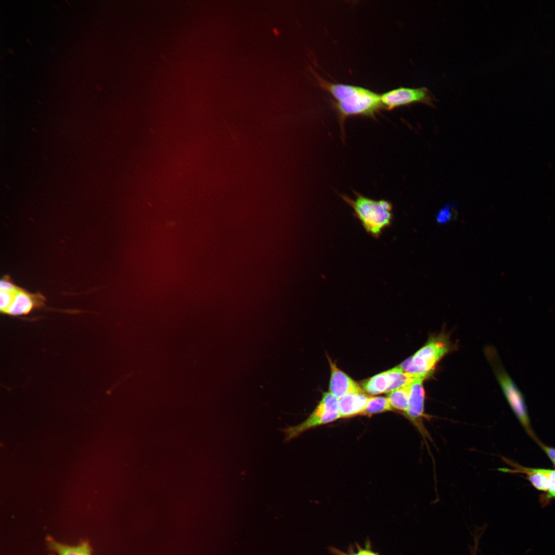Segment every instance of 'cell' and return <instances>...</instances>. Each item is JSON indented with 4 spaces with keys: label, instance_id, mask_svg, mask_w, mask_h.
<instances>
[{
    "label": "cell",
    "instance_id": "1",
    "mask_svg": "<svg viewBox=\"0 0 555 555\" xmlns=\"http://www.w3.org/2000/svg\"><path fill=\"white\" fill-rule=\"evenodd\" d=\"M319 80L322 87L335 98V107L342 119L351 116L374 117L383 107L381 96L368 89Z\"/></svg>",
    "mask_w": 555,
    "mask_h": 555
},
{
    "label": "cell",
    "instance_id": "2",
    "mask_svg": "<svg viewBox=\"0 0 555 555\" xmlns=\"http://www.w3.org/2000/svg\"><path fill=\"white\" fill-rule=\"evenodd\" d=\"M342 197L353 208L365 230L374 237H378L391 224L392 205L390 201L374 200L359 194H356L354 200L345 196Z\"/></svg>",
    "mask_w": 555,
    "mask_h": 555
},
{
    "label": "cell",
    "instance_id": "3",
    "mask_svg": "<svg viewBox=\"0 0 555 555\" xmlns=\"http://www.w3.org/2000/svg\"><path fill=\"white\" fill-rule=\"evenodd\" d=\"M450 349L449 341L444 336L432 337L414 355L397 366L415 377L424 379L432 374L436 364Z\"/></svg>",
    "mask_w": 555,
    "mask_h": 555
},
{
    "label": "cell",
    "instance_id": "4",
    "mask_svg": "<svg viewBox=\"0 0 555 555\" xmlns=\"http://www.w3.org/2000/svg\"><path fill=\"white\" fill-rule=\"evenodd\" d=\"M340 418L338 399L329 392L324 393L318 405L305 420L295 426L283 429L285 434V439L289 441L310 429L328 423Z\"/></svg>",
    "mask_w": 555,
    "mask_h": 555
},
{
    "label": "cell",
    "instance_id": "5",
    "mask_svg": "<svg viewBox=\"0 0 555 555\" xmlns=\"http://www.w3.org/2000/svg\"><path fill=\"white\" fill-rule=\"evenodd\" d=\"M490 358L498 382L511 408L527 432L533 436L523 396L498 361L495 353Z\"/></svg>",
    "mask_w": 555,
    "mask_h": 555
},
{
    "label": "cell",
    "instance_id": "6",
    "mask_svg": "<svg viewBox=\"0 0 555 555\" xmlns=\"http://www.w3.org/2000/svg\"><path fill=\"white\" fill-rule=\"evenodd\" d=\"M423 380L415 377L411 383L409 406L405 415L418 430L427 443V439L430 441L431 439L423 424L424 419H428L429 417L424 413Z\"/></svg>",
    "mask_w": 555,
    "mask_h": 555
},
{
    "label": "cell",
    "instance_id": "7",
    "mask_svg": "<svg viewBox=\"0 0 555 555\" xmlns=\"http://www.w3.org/2000/svg\"><path fill=\"white\" fill-rule=\"evenodd\" d=\"M380 96L383 106L388 110L416 102L432 105L433 101L432 94L425 87L412 88L400 87L385 92Z\"/></svg>",
    "mask_w": 555,
    "mask_h": 555
},
{
    "label": "cell",
    "instance_id": "8",
    "mask_svg": "<svg viewBox=\"0 0 555 555\" xmlns=\"http://www.w3.org/2000/svg\"><path fill=\"white\" fill-rule=\"evenodd\" d=\"M329 361L331 369L329 392L339 399L350 393L364 392L356 382L338 368L329 359Z\"/></svg>",
    "mask_w": 555,
    "mask_h": 555
},
{
    "label": "cell",
    "instance_id": "9",
    "mask_svg": "<svg viewBox=\"0 0 555 555\" xmlns=\"http://www.w3.org/2000/svg\"><path fill=\"white\" fill-rule=\"evenodd\" d=\"M370 396L365 392L347 394L338 399V408L341 418L350 417L363 414Z\"/></svg>",
    "mask_w": 555,
    "mask_h": 555
},
{
    "label": "cell",
    "instance_id": "10",
    "mask_svg": "<svg viewBox=\"0 0 555 555\" xmlns=\"http://www.w3.org/2000/svg\"><path fill=\"white\" fill-rule=\"evenodd\" d=\"M41 304V301L33 295L17 289L5 313L14 316L27 314Z\"/></svg>",
    "mask_w": 555,
    "mask_h": 555
},
{
    "label": "cell",
    "instance_id": "11",
    "mask_svg": "<svg viewBox=\"0 0 555 555\" xmlns=\"http://www.w3.org/2000/svg\"><path fill=\"white\" fill-rule=\"evenodd\" d=\"M49 548L58 555H91L92 550L88 542L83 541L77 546L61 543L50 536L46 538Z\"/></svg>",
    "mask_w": 555,
    "mask_h": 555
},
{
    "label": "cell",
    "instance_id": "12",
    "mask_svg": "<svg viewBox=\"0 0 555 555\" xmlns=\"http://www.w3.org/2000/svg\"><path fill=\"white\" fill-rule=\"evenodd\" d=\"M392 385L389 370L377 374L363 382L362 388L368 394L378 395L387 393Z\"/></svg>",
    "mask_w": 555,
    "mask_h": 555
},
{
    "label": "cell",
    "instance_id": "13",
    "mask_svg": "<svg viewBox=\"0 0 555 555\" xmlns=\"http://www.w3.org/2000/svg\"><path fill=\"white\" fill-rule=\"evenodd\" d=\"M552 470L544 469L528 468L516 466L513 472L525 473L533 486L539 490L548 491L549 478Z\"/></svg>",
    "mask_w": 555,
    "mask_h": 555
},
{
    "label": "cell",
    "instance_id": "14",
    "mask_svg": "<svg viewBox=\"0 0 555 555\" xmlns=\"http://www.w3.org/2000/svg\"><path fill=\"white\" fill-rule=\"evenodd\" d=\"M411 383L390 392L387 396L392 409L403 412L405 415L409 406Z\"/></svg>",
    "mask_w": 555,
    "mask_h": 555
},
{
    "label": "cell",
    "instance_id": "15",
    "mask_svg": "<svg viewBox=\"0 0 555 555\" xmlns=\"http://www.w3.org/2000/svg\"><path fill=\"white\" fill-rule=\"evenodd\" d=\"M392 410L387 397L370 396L363 414L372 415Z\"/></svg>",
    "mask_w": 555,
    "mask_h": 555
},
{
    "label": "cell",
    "instance_id": "16",
    "mask_svg": "<svg viewBox=\"0 0 555 555\" xmlns=\"http://www.w3.org/2000/svg\"><path fill=\"white\" fill-rule=\"evenodd\" d=\"M357 548L358 549L357 552H350L349 553H345L335 547H330L329 550L335 555H379L371 549L369 542L365 543L364 548H361L360 546L357 544Z\"/></svg>",
    "mask_w": 555,
    "mask_h": 555
},
{
    "label": "cell",
    "instance_id": "17",
    "mask_svg": "<svg viewBox=\"0 0 555 555\" xmlns=\"http://www.w3.org/2000/svg\"><path fill=\"white\" fill-rule=\"evenodd\" d=\"M17 289L14 291L1 290L0 292V309L2 313L5 311L11 303L14 295Z\"/></svg>",
    "mask_w": 555,
    "mask_h": 555
},
{
    "label": "cell",
    "instance_id": "18",
    "mask_svg": "<svg viewBox=\"0 0 555 555\" xmlns=\"http://www.w3.org/2000/svg\"><path fill=\"white\" fill-rule=\"evenodd\" d=\"M452 218V212L449 205L441 209L436 216V221L440 224L448 223Z\"/></svg>",
    "mask_w": 555,
    "mask_h": 555
},
{
    "label": "cell",
    "instance_id": "19",
    "mask_svg": "<svg viewBox=\"0 0 555 555\" xmlns=\"http://www.w3.org/2000/svg\"><path fill=\"white\" fill-rule=\"evenodd\" d=\"M548 497H555V470H552L550 476Z\"/></svg>",
    "mask_w": 555,
    "mask_h": 555
},
{
    "label": "cell",
    "instance_id": "20",
    "mask_svg": "<svg viewBox=\"0 0 555 555\" xmlns=\"http://www.w3.org/2000/svg\"><path fill=\"white\" fill-rule=\"evenodd\" d=\"M540 444L543 450L547 454L555 466V449L544 446L542 443Z\"/></svg>",
    "mask_w": 555,
    "mask_h": 555
},
{
    "label": "cell",
    "instance_id": "21",
    "mask_svg": "<svg viewBox=\"0 0 555 555\" xmlns=\"http://www.w3.org/2000/svg\"><path fill=\"white\" fill-rule=\"evenodd\" d=\"M1 290L14 291L17 288L11 283L6 280H2L1 282Z\"/></svg>",
    "mask_w": 555,
    "mask_h": 555
},
{
    "label": "cell",
    "instance_id": "22",
    "mask_svg": "<svg viewBox=\"0 0 555 555\" xmlns=\"http://www.w3.org/2000/svg\"><path fill=\"white\" fill-rule=\"evenodd\" d=\"M8 52H9L10 54H11L12 55H14V53H15L14 51L12 49H10V48L8 49Z\"/></svg>",
    "mask_w": 555,
    "mask_h": 555
},
{
    "label": "cell",
    "instance_id": "23",
    "mask_svg": "<svg viewBox=\"0 0 555 555\" xmlns=\"http://www.w3.org/2000/svg\"><path fill=\"white\" fill-rule=\"evenodd\" d=\"M96 88H97V89L98 90H99V91H100V90H101V86H100V85H98V84H96Z\"/></svg>",
    "mask_w": 555,
    "mask_h": 555
},
{
    "label": "cell",
    "instance_id": "24",
    "mask_svg": "<svg viewBox=\"0 0 555 555\" xmlns=\"http://www.w3.org/2000/svg\"><path fill=\"white\" fill-rule=\"evenodd\" d=\"M26 41L28 44H29V45L30 46H32V43H31V42H30V41L29 40L26 39Z\"/></svg>",
    "mask_w": 555,
    "mask_h": 555
},
{
    "label": "cell",
    "instance_id": "25",
    "mask_svg": "<svg viewBox=\"0 0 555 555\" xmlns=\"http://www.w3.org/2000/svg\"><path fill=\"white\" fill-rule=\"evenodd\" d=\"M66 3H67V4H68L69 5H70V4L69 3V2H68L67 1H66Z\"/></svg>",
    "mask_w": 555,
    "mask_h": 555
}]
</instances>
